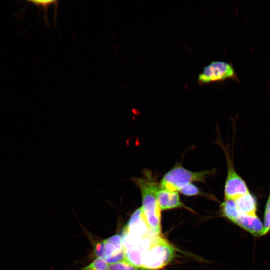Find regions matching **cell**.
I'll return each mask as SVG.
<instances>
[{
	"mask_svg": "<svg viewBox=\"0 0 270 270\" xmlns=\"http://www.w3.org/2000/svg\"><path fill=\"white\" fill-rule=\"evenodd\" d=\"M133 180L140 189L142 199V210L151 230L160 234L161 210L156 198L159 184L150 172H146L142 178H134Z\"/></svg>",
	"mask_w": 270,
	"mask_h": 270,
	"instance_id": "1",
	"label": "cell"
},
{
	"mask_svg": "<svg viewBox=\"0 0 270 270\" xmlns=\"http://www.w3.org/2000/svg\"><path fill=\"white\" fill-rule=\"evenodd\" d=\"M211 170L193 172L188 170L181 164H176L166 173L160 182L161 188L177 191L186 185L193 183L205 182Z\"/></svg>",
	"mask_w": 270,
	"mask_h": 270,
	"instance_id": "2",
	"label": "cell"
},
{
	"mask_svg": "<svg viewBox=\"0 0 270 270\" xmlns=\"http://www.w3.org/2000/svg\"><path fill=\"white\" fill-rule=\"evenodd\" d=\"M175 250L161 234L156 238L145 256L140 270H158L174 258Z\"/></svg>",
	"mask_w": 270,
	"mask_h": 270,
	"instance_id": "3",
	"label": "cell"
},
{
	"mask_svg": "<svg viewBox=\"0 0 270 270\" xmlns=\"http://www.w3.org/2000/svg\"><path fill=\"white\" fill-rule=\"evenodd\" d=\"M152 232L153 231L146 221L141 208L136 209L131 215L120 235L124 249L132 247Z\"/></svg>",
	"mask_w": 270,
	"mask_h": 270,
	"instance_id": "4",
	"label": "cell"
},
{
	"mask_svg": "<svg viewBox=\"0 0 270 270\" xmlns=\"http://www.w3.org/2000/svg\"><path fill=\"white\" fill-rule=\"evenodd\" d=\"M227 79L239 82L232 65L223 61H212L199 74L198 82L199 84H203L222 82Z\"/></svg>",
	"mask_w": 270,
	"mask_h": 270,
	"instance_id": "5",
	"label": "cell"
},
{
	"mask_svg": "<svg viewBox=\"0 0 270 270\" xmlns=\"http://www.w3.org/2000/svg\"><path fill=\"white\" fill-rule=\"evenodd\" d=\"M228 170L224 187L225 200H234L250 192L246 182L236 171L232 160L226 155Z\"/></svg>",
	"mask_w": 270,
	"mask_h": 270,
	"instance_id": "6",
	"label": "cell"
},
{
	"mask_svg": "<svg viewBox=\"0 0 270 270\" xmlns=\"http://www.w3.org/2000/svg\"><path fill=\"white\" fill-rule=\"evenodd\" d=\"M160 234L152 232L132 247L124 249L125 260L140 269L145 256Z\"/></svg>",
	"mask_w": 270,
	"mask_h": 270,
	"instance_id": "7",
	"label": "cell"
},
{
	"mask_svg": "<svg viewBox=\"0 0 270 270\" xmlns=\"http://www.w3.org/2000/svg\"><path fill=\"white\" fill-rule=\"evenodd\" d=\"M104 252L102 258L108 264L125 260L124 249L120 235L115 234L104 240Z\"/></svg>",
	"mask_w": 270,
	"mask_h": 270,
	"instance_id": "8",
	"label": "cell"
},
{
	"mask_svg": "<svg viewBox=\"0 0 270 270\" xmlns=\"http://www.w3.org/2000/svg\"><path fill=\"white\" fill-rule=\"evenodd\" d=\"M233 222L252 234L264 236V225L256 214L247 215L240 213Z\"/></svg>",
	"mask_w": 270,
	"mask_h": 270,
	"instance_id": "9",
	"label": "cell"
},
{
	"mask_svg": "<svg viewBox=\"0 0 270 270\" xmlns=\"http://www.w3.org/2000/svg\"><path fill=\"white\" fill-rule=\"evenodd\" d=\"M156 198L161 210L182 208L178 192L159 188L156 192Z\"/></svg>",
	"mask_w": 270,
	"mask_h": 270,
	"instance_id": "10",
	"label": "cell"
},
{
	"mask_svg": "<svg viewBox=\"0 0 270 270\" xmlns=\"http://www.w3.org/2000/svg\"><path fill=\"white\" fill-rule=\"evenodd\" d=\"M234 200L240 214L247 215L256 214L257 200L250 192Z\"/></svg>",
	"mask_w": 270,
	"mask_h": 270,
	"instance_id": "11",
	"label": "cell"
},
{
	"mask_svg": "<svg viewBox=\"0 0 270 270\" xmlns=\"http://www.w3.org/2000/svg\"><path fill=\"white\" fill-rule=\"evenodd\" d=\"M224 216L233 222L240 214L234 200H225L221 205Z\"/></svg>",
	"mask_w": 270,
	"mask_h": 270,
	"instance_id": "12",
	"label": "cell"
},
{
	"mask_svg": "<svg viewBox=\"0 0 270 270\" xmlns=\"http://www.w3.org/2000/svg\"><path fill=\"white\" fill-rule=\"evenodd\" d=\"M82 270H110L108 264L100 258H96L92 263Z\"/></svg>",
	"mask_w": 270,
	"mask_h": 270,
	"instance_id": "13",
	"label": "cell"
},
{
	"mask_svg": "<svg viewBox=\"0 0 270 270\" xmlns=\"http://www.w3.org/2000/svg\"><path fill=\"white\" fill-rule=\"evenodd\" d=\"M110 270H140L137 266L130 264L126 260L108 264Z\"/></svg>",
	"mask_w": 270,
	"mask_h": 270,
	"instance_id": "14",
	"label": "cell"
},
{
	"mask_svg": "<svg viewBox=\"0 0 270 270\" xmlns=\"http://www.w3.org/2000/svg\"><path fill=\"white\" fill-rule=\"evenodd\" d=\"M178 192L188 196H198L202 194L199 188L194 183L186 185L180 189Z\"/></svg>",
	"mask_w": 270,
	"mask_h": 270,
	"instance_id": "15",
	"label": "cell"
},
{
	"mask_svg": "<svg viewBox=\"0 0 270 270\" xmlns=\"http://www.w3.org/2000/svg\"><path fill=\"white\" fill-rule=\"evenodd\" d=\"M263 225L264 235L270 230V191L266 204Z\"/></svg>",
	"mask_w": 270,
	"mask_h": 270,
	"instance_id": "16",
	"label": "cell"
},
{
	"mask_svg": "<svg viewBox=\"0 0 270 270\" xmlns=\"http://www.w3.org/2000/svg\"><path fill=\"white\" fill-rule=\"evenodd\" d=\"M104 244L103 241H96L94 243V252L97 258H102L104 252Z\"/></svg>",
	"mask_w": 270,
	"mask_h": 270,
	"instance_id": "17",
	"label": "cell"
}]
</instances>
